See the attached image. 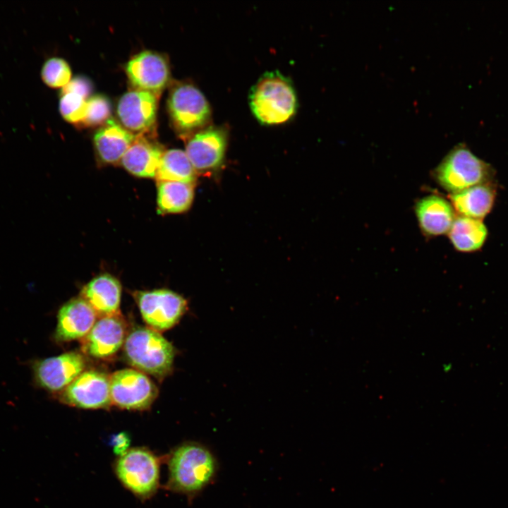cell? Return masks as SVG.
Instances as JSON below:
<instances>
[{
  "instance_id": "obj_8",
  "label": "cell",
  "mask_w": 508,
  "mask_h": 508,
  "mask_svg": "<svg viewBox=\"0 0 508 508\" xmlns=\"http://www.w3.org/2000/svg\"><path fill=\"white\" fill-rule=\"evenodd\" d=\"M111 404L125 409L145 410L157 398L158 389L143 373L123 369L110 375Z\"/></svg>"
},
{
  "instance_id": "obj_2",
  "label": "cell",
  "mask_w": 508,
  "mask_h": 508,
  "mask_svg": "<svg viewBox=\"0 0 508 508\" xmlns=\"http://www.w3.org/2000/svg\"><path fill=\"white\" fill-rule=\"evenodd\" d=\"M249 106L262 124L286 122L296 112L298 101L291 81L277 71L266 72L250 89Z\"/></svg>"
},
{
  "instance_id": "obj_25",
  "label": "cell",
  "mask_w": 508,
  "mask_h": 508,
  "mask_svg": "<svg viewBox=\"0 0 508 508\" xmlns=\"http://www.w3.org/2000/svg\"><path fill=\"white\" fill-rule=\"evenodd\" d=\"M111 113V105L106 96L102 95L92 96L87 100L86 115L80 126L101 127L110 119Z\"/></svg>"
},
{
  "instance_id": "obj_1",
  "label": "cell",
  "mask_w": 508,
  "mask_h": 508,
  "mask_svg": "<svg viewBox=\"0 0 508 508\" xmlns=\"http://www.w3.org/2000/svg\"><path fill=\"white\" fill-rule=\"evenodd\" d=\"M169 477L165 488L193 500L215 480L218 463L205 445L193 441L175 447L165 457Z\"/></svg>"
},
{
  "instance_id": "obj_10",
  "label": "cell",
  "mask_w": 508,
  "mask_h": 508,
  "mask_svg": "<svg viewBox=\"0 0 508 508\" xmlns=\"http://www.w3.org/2000/svg\"><path fill=\"white\" fill-rule=\"evenodd\" d=\"M86 361L76 351L35 361L32 365L37 385L51 392H61L83 373Z\"/></svg>"
},
{
  "instance_id": "obj_13",
  "label": "cell",
  "mask_w": 508,
  "mask_h": 508,
  "mask_svg": "<svg viewBox=\"0 0 508 508\" xmlns=\"http://www.w3.org/2000/svg\"><path fill=\"white\" fill-rule=\"evenodd\" d=\"M158 97L154 94L133 90L119 99L116 114L121 125L135 135L147 134L155 125Z\"/></svg>"
},
{
  "instance_id": "obj_14",
  "label": "cell",
  "mask_w": 508,
  "mask_h": 508,
  "mask_svg": "<svg viewBox=\"0 0 508 508\" xmlns=\"http://www.w3.org/2000/svg\"><path fill=\"white\" fill-rule=\"evenodd\" d=\"M126 332V322L119 313L99 318L81 339L82 351L95 358L111 357L122 346Z\"/></svg>"
},
{
  "instance_id": "obj_19",
  "label": "cell",
  "mask_w": 508,
  "mask_h": 508,
  "mask_svg": "<svg viewBox=\"0 0 508 508\" xmlns=\"http://www.w3.org/2000/svg\"><path fill=\"white\" fill-rule=\"evenodd\" d=\"M416 214L421 229L430 236L448 232L455 219L451 205L444 198L434 195L425 197L417 202Z\"/></svg>"
},
{
  "instance_id": "obj_21",
  "label": "cell",
  "mask_w": 508,
  "mask_h": 508,
  "mask_svg": "<svg viewBox=\"0 0 508 508\" xmlns=\"http://www.w3.org/2000/svg\"><path fill=\"white\" fill-rule=\"evenodd\" d=\"M487 234L486 226L480 219L463 216L455 218L449 231L453 246L461 252H471L481 248Z\"/></svg>"
},
{
  "instance_id": "obj_28",
  "label": "cell",
  "mask_w": 508,
  "mask_h": 508,
  "mask_svg": "<svg viewBox=\"0 0 508 508\" xmlns=\"http://www.w3.org/2000/svg\"><path fill=\"white\" fill-rule=\"evenodd\" d=\"M110 444L114 453L120 456L130 449V436L125 432L119 433L112 436Z\"/></svg>"
},
{
  "instance_id": "obj_18",
  "label": "cell",
  "mask_w": 508,
  "mask_h": 508,
  "mask_svg": "<svg viewBox=\"0 0 508 508\" xmlns=\"http://www.w3.org/2000/svg\"><path fill=\"white\" fill-rule=\"evenodd\" d=\"M135 136L110 119L95 133L94 146L99 159L105 164L121 162Z\"/></svg>"
},
{
  "instance_id": "obj_3",
  "label": "cell",
  "mask_w": 508,
  "mask_h": 508,
  "mask_svg": "<svg viewBox=\"0 0 508 508\" xmlns=\"http://www.w3.org/2000/svg\"><path fill=\"white\" fill-rule=\"evenodd\" d=\"M123 353L128 363L137 370L162 378L172 369L176 350L157 331L138 327L126 336Z\"/></svg>"
},
{
  "instance_id": "obj_9",
  "label": "cell",
  "mask_w": 508,
  "mask_h": 508,
  "mask_svg": "<svg viewBox=\"0 0 508 508\" xmlns=\"http://www.w3.org/2000/svg\"><path fill=\"white\" fill-rule=\"evenodd\" d=\"M228 141L226 128L207 126L188 139L186 153L197 174H210L222 165Z\"/></svg>"
},
{
  "instance_id": "obj_20",
  "label": "cell",
  "mask_w": 508,
  "mask_h": 508,
  "mask_svg": "<svg viewBox=\"0 0 508 508\" xmlns=\"http://www.w3.org/2000/svg\"><path fill=\"white\" fill-rule=\"evenodd\" d=\"M495 190L490 183L475 186L450 195L455 210L463 217L480 219L491 210Z\"/></svg>"
},
{
  "instance_id": "obj_15",
  "label": "cell",
  "mask_w": 508,
  "mask_h": 508,
  "mask_svg": "<svg viewBox=\"0 0 508 508\" xmlns=\"http://www.w3.org/2000/svg\"><path fill=\"white\" fill-rule=\"evenodd\" d=\"M97 314L83 298H74L64 303L57 314L54 337L57 342L83 339L96 322Z\"/></svg>"
},
{
  "instance_id": "obj_22",
  "label": "cell",
  "mask_w": 508,
  "mask_h": 508,
  "mask_svg": "<svg viewBox=\"0 0 508 508\" xmlns=\"http://www.w3.org/2000/svg\"><path fill=\"white\" fill-rule=\"evenodd\" d=\"M194 197V184L179 181H158L157 205L162 214L188 210Z\"/></svg>"
},
{
  "instance_id": "obj_16",
  "label": "cell",
  "mask_w": 508,
  "mask_h": 508,
  "mask_svg": "<svg viewBox=\"0 0 508 508\" xmlns=\"http://www.w3.org/2000/svg\"><path fill=\"white\" fill-rule=\"evenodd\" d=\"M164 151L146 134L135 138L121 159V165L131 174L143 178L156 176Z\"/></svg>"
},
{
  "instance_id": "obj_5",
  "label": "cell",
  "mask_w": 508,
  "mask_h": 508,
  "mask_svg": "<svg viewBox=\"0 0 508 508\" xmlns=\"http://www.w3.org/2000/svg\"><path fill=\"white\" fill-rule=\"evenodd\" d=\"M161 459L145 447L131 448L118 456L114 470L121 484L135 497L147 500L159 486Z\"/></svg>"
},
{
  "instance_id": "obj_26",
  "label": "cell",
  "mask_w": 508,
  "mask_h": 508,
  "mask_svg": "<svg viewBox=\"0 0 508 508\" xmlns=\"http://www.w3.org/2000/svg\"><path fill=\"white\" fill-rule=\"evenodd\" d=\"M59 109L66 121L80 126L86 115L87 100L75 93H61Z\"/></svg>"
},
{
  "instance_id": "obj_24",
  "label": "cell",
  "mask_w": 508,
  "mask_h": 508,
  "mask_svg": "<svg viewBox=\"0 0 508 508\" xmlns=\"http://www.w3.org/2000/svg\"><path fill=\"white\" fill-rule=\"evenodd\" d=\"M40 74L42 80L47 86L63 87L71 80V70L66 60L54 56L44 61Z\"/></svg>"
},
{
  "instance_id": "obj_6",
  "label": "cell",
  "mask_w": 508,
  "mask_h": 508,
  "mask_svg": "<svg viewBox=\"0 0 508 508\" xmlns=\"http://www.w3.org/2000/svg\"><path fill=\"white\" fill-rule=\"evenodd\" d=\"M171 121L183 136H191L207 126L211 108L202 92L194 85L179 83L173 85L167 100Z\"/></svg>"
},
{
  "instance_id": "obj_7",
  "label": "cell",
  "mask_w": 508,
  "mask_h": 508,
  "mask_svg": "<svg viewBox=\"0 0 508 508\" xmlns=\"http://www.w3.org/2000/svg\"><path fill=\"white\" fill-rule=\"evenodd\" d=\"M133 295L144 321L157 332L174 327L188 308L186 298L168 289L136 291Z\"/></svg>"
},
{
  "instance_id": "obj_12",
  "label": "cell",
  "mask_w": 508,
  "mask_h": 508,
  "mask_svg": "<svg viewBox=\"0 0 508 508\" xmlns=\"http://www.w3.org/2000/svg\"><path fill=\"white\" fill-rule=\"evenodd\" d=\"M126 73L135 89L159 97L170 80L168 61L162 54L145 50L133 56L126 65Z\"/></svg>"
},
{
  "instance_id": "obj_4",
  "label": "cell",
  "mask_w": 508,
  "mask_h": 508,
  "mask_svg": "<svg viewBox=\"0 0 508 508\" xmlns=\"http://www.w3.org/2000/svg\"><path fill=\"white\" fill-rule=\"evenodd\" d=\"M491 165L475 155L464 144L455 146L435 170V177L445 190L453 193L490 183Z\"/></svg>"
},
{
  "instance_id": "obj_17",
  "label": "cell",
  "mask_w": 508,
  "mask_h": 508,
  "mask_svg": "<svg viewBox=\"0 0 508 508\" xmlns=\"http://www.w3.org/2000/svg\"><path fill=\"white\" fill-rule=\"evenodd\" d=\"M121 295L119 281L109 274L94 277L80 292V297L89 303L99 318L119 313Z\"/></svg>"
},
{
  "instance_id": "obj_27",
  "label": "cell",
  "mask_w": 508,
  "mask_h": 508,
  "mask_svg": "<svg viewBox=\"0 0 508 508\" xmlns=\"http://www.w3.org/2000/svg\"><path fill=\"white\" fill-rule=\"evenodd\" d=\"M93 91V84L84 75H77L61 88V93L72 92L88 99Z\"/></svg>"
},
{
  "instance_id": "obj_23",
  "label": "cell",
  "mask_w": 508,
  "mask_h": 508,
  "mask_svg": "<svg viewBox=\"0 0 508 508\" xmlns=\"http://www.w3.org/2000/svg\"><path fill=\"white\" fill-rule=\"evenodd\" d=\"M155 177L158 181L194 184L197 173L185 151L170 149L164 152Z\"/></svg>"
},
{
  "instance_id": "obj_11",
  "label": "cell",
  "mask_w": 508,
  "mask_h": 508,
  "mask_svg": "<svg viewBox=\"0 0 508 508\" xmlns=\"http://www.w3.org/2000/svg\"><path fill=\"white\" fill-rule=\"evenodd\" d=\"M61 402L83 409H107L111 404L110 376L85 370L59 393Z\"/></svg>"
}]
</instances>
